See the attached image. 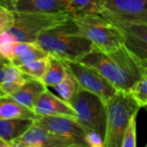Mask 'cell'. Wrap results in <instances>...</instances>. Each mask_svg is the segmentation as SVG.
<instances>
[{
  "label": "cell",
  "mask_w": 147,
  "mask_h": 147,
  "mask_svg": "<svg viewBox=\"0 0 147 147\" xmlns=\"http://www.w3.org/2000/svg\"><path fill=\"white\" fill-rule=\"evenodd\" d=\"M78 62L93 67L117 90L126 91H130L147 71L142 60L125 45L109 53L93 46Z\"/></svg>",
  "instance_id": "cell-1"
},
{
  "label": "cell",
  "mask_w": 147,
  "mask_h": 147,
  "mask_svg": "<svg viewBox=\"0 0 147 147\" xmlns=\"http://www.w3.org/2000/svg\"><path fill=\"white\" fill-rule=\"evenodd\" d=\"M36 43L48 53L70 61H79L93 47L90 40L78 34L73 18L43 31Z\"/></svg>",
  "instance_id": "cell-2"
},
{
  "label": "cell",
  "mask_w": 147,
  "mask_h": 147,
  "mask_svg": "<svg viewBox=\"0 0 147 147\" xmlns=\"http://www.w3.org/2000/svg\"><path fill=\"white\" fill-rule=\"evenodd\" d=\"M106 109V130L104 147H121L124 132L140 106L130 91L118 90L104 102Z\"/></svg>",
  "instance_id": "cell-3"
},
{
  "label": "cell",
  "mask_w": 147,
  "mask_h": 147,
  "mask_svg": "<svg viewBox=\"0 0 147 147\" xmlns=\"http://www.w3.org/2000/svg\"><path fill=\"white\" fill-rule=\"evenodd\" d=\"M15 13V23L9 29L0 33V43L4 41L36 42L38 36L43 31L74 17V14L71 12L58 14Z\"/></svg>",
  "instance_id": "cell-4"
},
{
  "label": "cell",
  "mask_w": 147,
  "mask_h": 147,
  "mask_svg": "<svg viewBox=\"0 0 147 147\" xmlns=\"http://www.w3.org/2000/svg\"><path fill=\"white\" fill-rule=\"evenodd\" d=\"M78 26V34L90 40L99 50L109 53L122 46L124 37L121 31L101 14H85L73 17Z\"/></svg>",
  "instance_id": "cell-5"
},
{
  "label": "cell",
  "mask_w": 147,
  "mask_h": 147,
  "mask_svg": "<svg viewBox=\"0 0 147 147\" xmlns=\"http://www.w3.org/2000/svg\"><path fill=\"white\" fill-rule=\"evenodd\" d=\"M70 104L77 113L78 121L86 131L94 130L104 139L106 130L104 102L96 94L79 88Z\"/></svg>",
  "instance_id": "cell-6"
},
{
  "label": "cell",
  "mask_w": 147,
  "mask_h": 147,
  "mask_svg": "<svg viewBox=\"0 0 147 147\" xmlns=\"http://www.w3.org/2000/svg\"><path fill=\"white\" fill-rule=\"evenodd\" d=\"M67 70L75 77L79 87L98 96L103 102L113 96L118 90L107 78L93 67L78 61L64 60Z\"/></svg>",
  "instance_id": "cell-7"
},
{
  "label": "cell",
  "mask_w": 147,
  "mask_h": 147,
  "mask_svg": "<svg viewBox=\"0 0 147 147\" xmlns=\"http://www.w3.org/2000/svg\"><path fill=\"white\" fill-rule=\"evenodd\" d=\"M34 124L58 135L71 140L78 147H87L84 143L86 129L75 117L65 115H37Z\"/></svg>",
  "instance_id": "cell-8"
},
{
  "label": "cell",
  "mask_w": 147,
  "mask_h": 147,
  "mask_svg": "<svg viewBox=\"0 0 147 147\" xmlns=\"http://www.w3.org/2000/svg\"><path fill=\"white\" fill-rule=\"evenodd\" d=\"M122 33L125 46L140 60L147 59V22H128L103 15Z\"/></svg>",
  "instance_id": "cell-9"
},
{
  "label": "cell",
  "mask_w": 147,
  "mask_h": 147,
  "mask_svg": "<svg viewBox=\"0 0 147 147\" xmlns=\"http://www.w3.org/2000/svg\"><path fill=\"white\" fill-rule=\"evenodd\" d=\"M102 11L116 19L147 22V0H99Z\"/></svg>",
  "instance_id": "cell-10"
},
{
  "label": "cell",
  "mask_w": 147,
  "mask_h": 147,
  "mask_svg": "<svg viewBox=\"0 0 147 147\" xmlns=\"http://www.w3.org/2000/svg\"><path fill=\"white\" fill-rule=\"evenodd\" d=\"M12 147H78L75 142L53 134L34 123V125Z\"/></svg>",
  "instance_id": "cell-11"
},
{
  "label": "cell",
  "mask_w": 147,
  "mask_h": 147,
  "mask_svg": "<svg viewBox=\"0 0 147 147\" xmlns=\"http://www.w3.org/2000/svg\"><path fill=\"white\" fill-rule=\"evenodd\" d=\"M15 12L58 14L71 12L73 8L67 0H1Z\"/></svg>",
  "instance_id": "cell-12"
},
{
  "label": "cell",
  "mask_w": 147,
  "mask_h": 147,
  "mask_svg": "<svg viewBox=\"0 0 147 147\" xmlns=\"http://www.w3.org/2000/svg\"><path fill=\"white\" fill-rule=\"evenodd\" d=\"M34 111L37 115H65L77 119V113L71 105L53 94L47 88L36 102Z\"/></svg>",
  "instance_id": "cell-13"
},
{
  "label": "cell",
  "mask_w": 147,
  "mask_h": 147,
  "mask_svg": "<svg viewBox=\"0 0 147 147\" xmlns=\"http://www.w3.org/2000/svg\"><path fill=\"white\" fill-rule=\"evenodd\" d=\"M47 88V87L40 80L27 78L24 84L18 90L8 96L11 97L21 105L34 111L36 102Z\"/></svg>",
  "instance_id": "cell-14"
},
{
  "label": "cell",
  "mask_w": 147,
  "mask_h": 147,
  "mask_svg": "<svg viewBox=\"0 0 147 147\" xmlns=\"http://www.w3.org/2000/svg\"><path fill=\"white\" fill-rule=\"evenodd\" d=\"M34 123V119L13 118L0 120V137L12 147Z\"/></svg>",
  "instance_id": "cell-15"
},
{
  "label": "cell",
  "mask_w": 147,
  "mask_h": 147,
  "mask_svg": "<svg viewBox=\"0 0 147 147\" xmlns=\"http://www.w3.org/2000/svg\"><path fill=\"white\" fill-rule=\"evenodd\" d=\"M67 68L64 60L53 54L48 53L47 71L41 79V82L47 87L53 88L65 78Z\"/></svg>",
  "instance_id": "cell-16"
},
{
  "label": "cell",
  "mask_w": 147,
  "mask_h": 147,
  "mask_svg": "<svg viewBox=\"0 0 147 147\" xmlns=\"http://www.w3.org/2000/svg\"><path fill=\"white\" fill-rule=\"evenodd\" d=\"M37 115L28 108L21 105L11 97L3 96L0 98V120L13 118L35 119Z\"/></svg>",
  "instance_id": "cell-17"
},
{
  "label": "cell",
  "mask_w": 147,
  "mask_h": 147,
  "mask_svg": "<svg viewBox=\"0 0 147 147\" xmlns=\"http://www.w3.org/2000/svg\"><path fill=\"white\" fill-rule=\"evenodd\" d=\"M25 77L17 67L9 64L6 69L3 79L0 83V91L3 96H10L18 90L26 82Z\"/></svg>",
  "instance_id": "cell-18"
},
{
  "label": "cell",
  "mask_w": 147,
  "mask_h": 147,
  "mask_svg": "<svg viewBox=\"0 0 147 147\" xmlns=\"http://www.w3.org/2000/svg\"><path fill=\"white\" fill-rule=\"evenodd\" d=\"M36 42L27 41H4L0 43V54L9 62L22 53L36 47Z\"/></svg>",
  "instance_id": "cell-19"
},
{
  "label": "cell",
  "mask_w": 147,
  "mask_h": 147,
  "mask_svg": "<svg viewBox=\"0 0 147 147\" xmlns=\"http://www.w3.org/2000/svg\"><path fill=\"white\" fill-rule=\"evenodd\" d=\"M53 88L59 94L62 99L70 103L80 87L75 77L67 70V73L65 78Z\"/></svg>",
  "instance_id": "cell-20"
},
{
  "label": "cell",
  "mask_w": 147,
  "mask_h": 147,
  "mask_svg": "<svg viewBox=\"0 0 147 147\" xmlns=\"http://www.w3.org/2000/svg\"><path fill=\"white\" fill-rule=\"evenodd\" d=\"M47 56L44 57L42 59H39L37 60L29 62L28 64L20 65L17 68L20 71V72H22L25 77L38 79V80L41 81V79L47 71Z\"/></svg>",
  "instance_id": "cell-21"
},
{
  "label": "cell",
  "mask_w": 147,
  "mask_h": 147,
  "mask_svg": "<svg viewBox=\"0 0 147 147\" xmlns=\"http://www.w3.org/2000/svg\"><path fill=\"white\" fill-rule=\"evenodd\" d=\"M73 8L74 16L85 14H100L102 8L99 0H67Z\"/></svg>",
  "instance_id": "cell-22"
},
{
  "label": "cell",
  "mask_w": 147,
  "mask_h": 147,
  "mask_svg": "<svg viewBox=\"0 0 147 147\" xmlns=\"http://www.w3.org/2000/svg\"><path fill=\"white\" fill-rule=\"evenodd\" d=\"M48 55V53L45 51L41 47L37 45L36 47L22 53L16 58L13 59L10 61V64L16 67H18L20 65L28 64L29 62L37 60L39 59H42L44 57H47Z\"/></svg>",
  "instance_id": "cell-23"
},
{
  "label": "cell",
  "mask_w": 147,
  "mask_h": 147,
  "mask_svg": "<svg viewBox=\"0 0 147 147\" xmlns=\"http://www.w3.org/2000/svg\"><path fill=\"white\" fill-rule=\"evenodd\" d=\"M130 92L141 108L147 106V71L134 85Z\"/></svg>",
  "instance_id": "cell-24"
},
{
  "label": "cell",
  "mask_w": 147,
  "mask_h": 147,
  "mask_svg": "<svg viewBox=\"0 0 147 147\" xmlns=\"http://www.w3.org/2000/svg\"><path fill=\"white\" fill-rule=\"evenodd\" d=\"M16 13L0 0V33L9 29L15 23Z\"/></svg>",
  "instance_id": "cell-25"
},
{
  "label": "cell",
  "mask_w": 147,
  "mask_h": 147,
  "mask_svg": "<svg viewBox=\"0 0 147 147\" xmlns=\"http://www.w3.org/2000/svg\"><path fill=\"white\" fill-rule=\"evenodd\" d=\"M136 117H137V115H134L131 118V120L124 132L121 147H136L137 146V143H136V141H137Z\"/></svg>",
  "instance_id": "cell-26"
},
{
  "label": "cell",
  "mask_w": 147,
  "mask_h": 147,
  "mask_svg": "<svg viewBox=\"0 0 147 147\" xmlns=\"http://www.w3.org/2000/svg\"><path fill=\"white\" fill-rule=\"evenodd\" d=\"M84 143L87 147H104V139L99 133L88 130L84 136Z\"/></svg>",
  "instance_id": "cell-27"
},
{
  "label": "cell",
  "mask_w": 147,
  "mask_h": 147,
  "mask_svg": "<svg viewBox=\"0 0 147 147\" xmlns=\"http://www.w3.org/2000/svg\"><path fill=\"white\" fill-rule=\"evenodd\" d=\"M9 64H10V62L7 59H5L3 56H2L0 54V83L3 79L6 69H7V67H8V65Z\"/></svg>",
  "instance_id": "cell-28"
},
{
  "label": "cell",
  "mask_w": 147,
  "mask_h": 147,
  "mask_svg": "<svg viewBox=\"0 0 147 147\" xmlns=\"http://www.w3.org/2000/svg\"><path fill=\"white\" fill-rule=\"evenodd\" d=\"M0 147H10L8 143H6L1 137H0Z\"/></svg>",
  "instance_id": "cell-29"
},
{
  "label": "cell",
  "mask_w": 147,
  "mask_h": 147,
  "mask_svg": "<svg viewBox=\"0 0 147 147\" xmlns=\"http://www.w3.org/2000/svg\"><path fill=\"white\" fill-rule=\"evenodd\" d=\"M142 64H143V65L145 66V68L147 70V59H145V60H142Z\"/></svg>",
  "instance_id": "cell-30"
},
{
  "label": "cell",
  "mask_w": 147,
  "mask_h": 147,
  "mask_svg": "<svg viewBox=\"0 0 147 147\" xmlns=\"http://www.w3.org/2000/svg\"><path fill=\"white\" fill-rule=\"evenodd\" d=\"M144 108H145V109L146 110V112H147V106H146V107H144ZM146 147H147V143H146Z\"/></svg>",
  "instance_id": "cell-31"
},
{
  "label": "cell",
  "mask_w": 147,
  "mask_h": 147,
  "mask_svg": "<svg viewBox=\"0 0 147 147\" xmlns=\"http://www.w3.org/2000/svg\"><path fill=\"white\" fill-rule=\"evenodd\" d=\"M3 94H2V92L0 91V98H1V97H3Z\"/></svg>",
  "instance_id": "cell-32"
}]
</instances>
